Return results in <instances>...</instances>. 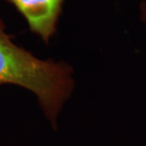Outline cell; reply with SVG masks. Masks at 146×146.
<instances>
[{
  "label": "cell",
  "mask_w": 146,
  "mask_h": 146,
  "mask_svg": "<svg viewBox=\"0 0 146 146\" xmlns=\"http://www.w3.org/2000/svg\"><path fill=\"white\" fill-rule=\"evenodd\" d=\"M71 72L66 64L37 59L17 46L0 23V84H17L33 91L54 126L73 89Z\"/></svg>",
  "instance_id": "6da1fadb"
},
{
  "label": "cell",
  "mask_w": 146,
  "mask_h": 146,
  "mask_svg": "<svg viewBox=\"0 0 146 146\" xmlns=\"http://www.w3.org/2000/svg\"><path fill=\"white\" fill-rule=\"evenodd\" d=\"M25 16L31 31L48 41L55 33L64 0H10Z\"/></svg>",
  "instance_id": "7a4b0ae2"
},
{
  "label": "cell",
  "mask_w": 146,
  "mask_h": 146,
  "mask_svg": "<svg viewBox=\"0 0 146 146\" xmlns=\"http://www.w3.org/2000/svg\"><path fill=\"white\" fill-rule=\"evenodd\" d=\"M141 19L146 25V2H143L141 6Z\"/></svg>",
  "instance_id": "3957f363"
}]
</instances>
